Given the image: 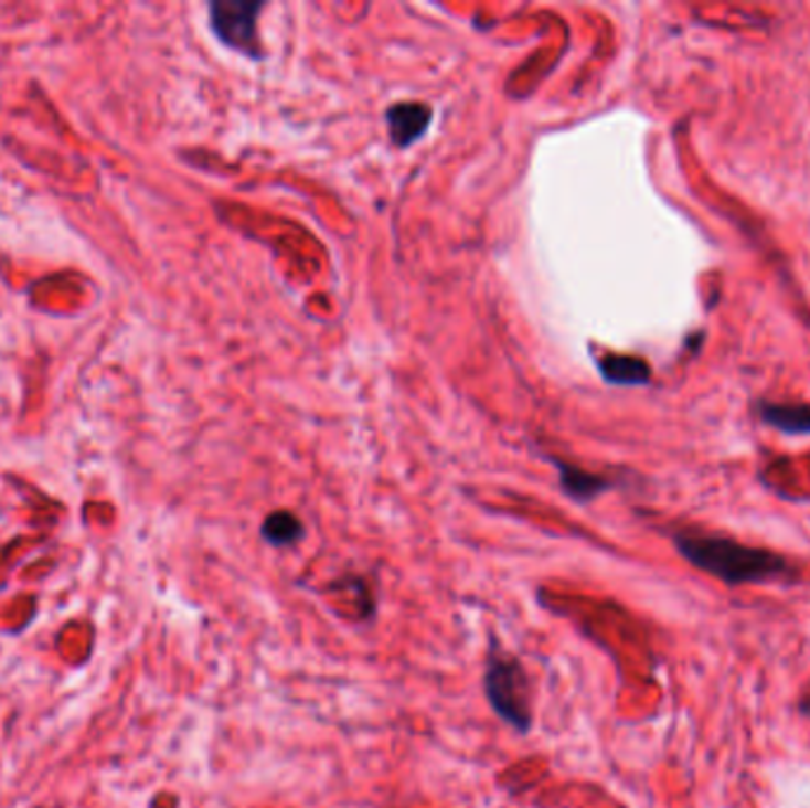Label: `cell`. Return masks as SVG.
I'll use <instances>...</instances> for the list:
<instances>
[{
    "instance_id": "obj_1",
    "label": "cell",
    "mask_w": 810,
    "mask_h": 808,
    "mask_svg": "<svg viewBox=\"0 0 810 808\" xmlns=\"http://www.w3.org/2000/svg\"><path fill=\"white\" fill-rule=\"evenodd\" d=\"M675 547L692 567L714 576L727 586L770 584L793 574L787 557L766 547H754L716 533L680 531L675 533Z\"/></svg>"
},
{
    "instance_id": "obj_2",
    "label": "cell",
    "mask_w": 810,
    "mask_h": 808,
    "mask_svg": "<svg viewBox=\"0 0 810 808\" xmlns=\"http://www.w3.org/2000/svg\"><path fill=\"white\" fill-rule=\"evenodd\" d=\"M483 690L498 716L522 733L531 729V683L520 659L502 650L489 655Z\"/></svg>"
},
{
    "instance_id": "obj_3",
    "label": "cell",
    "mask_w": 810,
    "mask_h": 808,
    "mask_svg": "<svg viewBox=\"0 0 810 808\" xmlns=\"http://www.w3.org/2000/svg\"><path fill=\"white\" fill-rule=\"evenodd\" d=\"M262 8L264 3H254V0H216L212 6V26L216 36L235 51L258 57L262 47H258L256 20Z\"/></svg>"
},
{
    "instance_id": "obj_4",
    "label": "cell",
    "mask_w": 810,
    "mask_h": 808,
    "mask_svg": "<svg viewBox=\"0 0 810 808\" xmlns=\"http://www.w3.org/2000/svg\"><path fill=\"white\" fill-rule=\"evenodd\" d=\"M386 121L396 148H411L415 140L425 136L431 109L423 103H398L386 111Z\"/></svg>"
},
{
    "instance_id": "obj_5",
    "label": "cell",
    "mask_w": 810,
    "mask_h": 808,
    "mask_svg": "<svg viewBox=\"0 0 810 808\" xmlns=\"http://www.w3.org/2000/svg\"><path fill=\"white\" fill-rule=\"evenodd\" d=\"M764 423L787 434H810V403H758Z\"/></svg>"
},
{
    "instance_id": "obj_6",
    "label": "cell",
    "mask_w": 810,
    "mask_h": 808,
    "mask_svg": "<svg viewBox=\"0 0 810 808\" xmlns=\"http://www.w3.org/2000/svg\"><path fill=\"white\" fill-rule=\"evenodd\" d=\"M599 370L614 384H644L652 378V368L633 355H605Z\"/></svg>"
},
{
    "instance_id": "obj_7",
    "label": "cell",
    "mask_w": 810,
    "mask_h": 808,
    "mask_svg": "<svg viewBox=\"0 0 810 808\" xmlns=\"http://www.w3.org/2000/svg\"><path fill=\"white\" fill-rule=\"evenodd\" d=\"M262 533L268 543L283 547V545H291L303 539V524L299 522V517L280 510V512H273L266 517Z\"/></svg>"
},
{
    "instance_id": "obj_8",
    "label": "cell",
    "mask_w": 810,
    "mask_h": 808,
    "mask_svg": "<svg viewBox=\"0 0 810 808\" xmlns=\"http://www.w3.org/2000/svg\"><path fill=\"white\" fill-rule=\"evenodd\" d=\"M559 470H562V489L576 500H590L597 493L609 489V481L597 475H588L583 470H576V467H566V465H559Z\"/></svg>"
}]
</instances>
